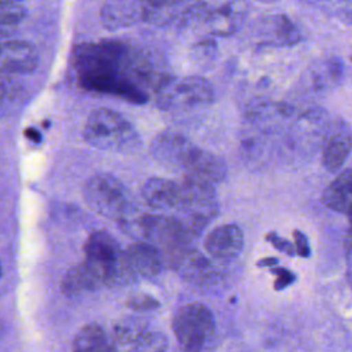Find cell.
<instances>
[{"instance_id":"1","label":"cell","mask_w":352,"mask_h":352,"mask_svg":"<svg viewBox=\"0 0 352 352\" xmlns=\"http://www.w3.org/2000/svg\"><path fill=\"white\" fill-rule=\"evenodd\" d=\"M73 65L82 88L144 103L154 91L158 69L155 59L125 43L103 40L74 48Z\"/></svg>"},{"instance_id":"2","label":"cell","mask_w":352,"mask_h":352,"mask_svg":"<svg viewBox=\"0 0 352 352\" xmlns=\"http://www.w3.org/2000/svg\"><path fill=\"white\" fill-rule=\"evenodd\" d=\"M82 136L91 146L121 153H131L139 147L140 138L133 125L118 111L99 107L88 116Z\"/></svg>"},{"instance_id":"3","label":"cell","mask_w":352,"mask_h":352,"mask_svg":"<svg viewBox=\"0 0 352 352\" xmlns=\"http://www.w3.org/2000/svg\"><path fill=\"white\" fill-rule=\"evenodd\" d=\"M84 252V261L98 275L103 286H114L132 279L125 265L124 252L109 232H92L85 241Z\"/></svg>"},{"instance_id":"4","label":"cell","mask_w":352,"mask_h":352,"mask_svg":"<svg viewBox=\"0 0 352 352\" xmlns=\"http://www.w3.org/2000/svg\"><path fill=\"white\" fill-rule=\"evenodd\" d=\"M157 104L162 110L187 111L212 103L214 92L201 76L166 77L155 91Z\"/></svg>"},{"instance_id":"5","label":"cell","mask_w":352,"mask_h":352,"mask_svg":"<svg viewBox=\"0 0 352 352\" xmlns=\"http://www.w3.org/2000/svg\"><path fill=\"white\" fill-rule=\"evenodd\" d=\"M217 198L214 187L191 179L180 182V197L176 206V216L186 228L197 236L204 227L217 214Z\"/></svg>"},{"instance_id":"6","label":"cell","mask_w":352,"mask_h":352,"mask_svg":"<svg viewBox=\"0 0 352 352\" xmlns=\"http://www.w3.org/2000/svg\"><path fill=\"white\" fill-rule=\"evenodd\" d=\"M214 316L201 302L182 305L173 315L172 330L184 352H202L214 334Z\"/></svg>"},{"instance_id":"7","label":"cell","mask_w":352,"mask_h":352,"mask_svg":"<svg viewBox=\"0 0 352 352\" xmlns=\"http://www.w3.org/2000/svg\"><path fill=\"white\" fill-rule=\"evenodd\" d=\"M84 198L95 212L109 219L125 220L133 212L126 187L113 175L92 176L84 186Z\"/></svg>"},{"instance_id":"8","label":"cell","mask_w":352,"mask_h":352,"mask_svg":"<svg viewBox=\"0 0 352 352\" xmlns=\"http://www.w3.org/2000/svg\"><path fill=\"white\" fill-rule=\"evenodd\" d=\"M201 147L180 133H160L151 143V154L158 164L183 176L191 166Z\"/></svg>"},{"instance_id":"9","label":"cell","mask_w":352,"mask_h":352,"mask_svg":"<svg viewBox=\"0 0 352 352\" xmlns=\"http://www.w3.org/2000/svg\"><path fill=\"white\" fill-rule=\"evenodd\" d=\"M38 63L36 48L22 40L0 41V77L16 80L21 74L32 73Z\"/></svg>"},{"instance_id":"10","label":"cell","mask_w":352,"mask_h":352,"mask_svg":"<svg viewBox=\"0 0 352 352\" xmlns=\"http://www.w3.org/2000/svg\"><path fill=\"white\" fill-rule=\"evenodd\" d=\"M184 279L192 283H210L220 275L217 267L192 246L182 252L169 263Z\"/></svg>"},{"instance_id":"11","label":"cell","mask_w":352,"mask_h":352,"mask_svg":"<svg viewBox=\"0 0 352 352\" xmlns=\"http://www.w3.org/2000/svg\"><path fill=\"white\" fill-rule=\"evenodd\" d=\"M243 248V234L236 224H223L213 228L205 238V250L210 257L230 261L239 256Z\"/></svg>"},{"instance_id":"12","label":"cell","mask_w":352,"mask_h":352,"mask_svg":"<svg viewBox=\"0 0 352 352\" xmlns=\"http://www.w3.org/2000/svg\"><path fill=\"white\" fill-rule=\"evenodd\" d=\"M125 265L131 278H150L157 275L164 263L161 250L150 242L132 243L125 252Z\"/></svg>"},{"instance_id":"13","label":"cell","mask_w":352,"mask_h":352,"mask_svg":"<svg viewBox=\"0 0 352 352\" xmlns=\"http://www.w3.org/2000/svg\"><path fill=\"white\" fill-rule=\"evenodd\" d=\"M143 19L140 0H106L100 10V21L110 30L122 29Z\"/></svg>"},{"instance_id":"14","label":"cell","mask_w":352,"mask_h":352,"mask_svg":"<svg viewBox=\"0 0 352 352\" xmlns=\"http://www.w3.org/2000/svg\"><path fill=\"white\" fill-rule=\"evenodd\" d=\"M142 197L153 209H176L180 197V182L165 177H150L142 188Z\"/></svg>"},{"instance_id":"15","label":"cell","mask_w":352,"mask_h":352,"mask_svg":"<svg viewBox=\"0 0 352 352\" xmlns=\"http://www.w3.org/2000/svg\"><path fill=\"white\" fill-rule=\"evenodd\" d=\"M258 38L264 45H292L300 40V33L286 15H272L260 22Z\"/></svg>"},{"instance_id":"16","label":"cell","mask_w":352,"mask_h":352,"mask_svg":"<svg viewBox=\"0 0 352 352\" xmlns=\"http://www.w3.org/2000/svg\"><path fill=\"white\" fill-rule=\"evenodd\" d=\"M352 151V135L341 126H334L324 138L322 164L329 172H337Z\"/></svg>"},{"instance_id":"17","label":"cell","mask_w":352,"mask_h":352,"mask_svg":"<svg viewBox=\"0 0 352 352\" xmlns=\"http://www.w3.org/2000/svg\"><path fill=\"white\" fill-rule=\"evenodd\" d=\"M227 175V168L223 160L204 148L199 150L190 169L183 176L184 179L197 180L201 183H206L214 187V184L224 180Z\"/></svg>"},{"instance_id":"18","label":"cell","mask_w":352,"mask_h":352,"mask_svg":"<svg viewBox=\"0 0 352 352\" xmlns=\"http://www.w3.org/2000/svg\"><path fill=\"white\" fill-rule=\"evenodd\" d=\"M60 286H62V292L66 296L74 297V296L84 294L87 292L96 290L103 285L98 278V275L91 270V267L85 261H82L69 268V271L65 274L62 279Z\"/></svg>"},{"instance_id":"19","label":"cell","mask_w":352,"mask_h":352,"mask_svg":"<svg viewBox=\"0 0 352 352\" xmlns=\"http://www.w3.org/2000/svg\"><path fill=\"white\" fill-rule=\"evenodd\" d=\"M322 201L331 210L346 213L352 204V168L344 169L323 191Z\"/></svg>"},{"instance_id":"20","label":"cell","mask_w":352,"mask_h":352,"mask_svg":"<svg viewBox=\"0 0 352 352\" xmlns=\"http://www.w3.org/2000/svg\"><path fill=\"white\" fill-rule=\"evenodd\" d=\"M73 352H116V345L102 326L89 323L76 334Z\"/></svg>"},{"instance_id":"21","label":"cell","mask_w":352,"mask_h":352,"mask_svg":"<svg viewBox=\"0 0 352 352\" xmlns=\"http://www.w3.org/2000/svg\"><path fill=\"white\" fill-rule=\"evenodd\" d=\"M143 10V19L160 22L162 16H170V12L177 6L190 0H140Z\"/></svg>"},{"instance_id":"22","label":"cell","mask_w":352,"mask_h":352,"mask_svg":"<svg viewBox=\"0 0 352 352\" xmlns=\"http://www.w3.org/2000/svg\"><path fill=\"white\" fill-rule=\"evenodd\" d=\"M342 70V65L337 59H329L326 62L318 63L316 69L312 70L315 82L319 87H330L331 82H337L340 80Z\"/></svg>"},{"instance_id":"23","label":"cell","mask_w":352,"mask_h":352,"mask_svg":"<svg viewBox=\"0 0 352 352\" xmlns=\"http://www.w3.org/2000/svg\"><path fill=\"white\" fill-rule=\"evenodd\" d=\"M166 338L157 331H144L133 344L129 352H166Z\"/></svg>"},{"instance_id":"24","label":"cell","mask_w":352,"mask_h":352,"mask_svg":"<svg viewBox=\"0 0 352 352\" xmlns=\"http://www.w3.org/2000/svg\"><path fill=\"white\" fill-rule=\"evenodd\" d=\"M18 94L16 80L0 77V114L6 111L11 103H14Z\"/></svg>"},{"instance_id":"25","label":"cell","mask_w":352,"mask_h":352,"mask_svg":"<svg viewBox=\"0 0 352 352\" xmlns=\"http://www.w3.org/2000/svg\"><path fill=\"white\" fill-rule=\"evenodd\" d=\"M126 304L133 309H154L155 307H158V301L146 294L132 296Z\"/></svg>"},{"instance_id":"26","label":"cell","mask_w":352,"mask_h":352,"mask_svg":"<svg viewBox=\"0 0 352 352\" xmlns=\"http://www.w3.org/2000/svg\"><path fill=\"white\" fill-rule=\"evenodd\" d=\"M345 260H346V276L352 287V234L348 235L345 242Z\"/></svg>"},{"instance_id":"27","label":"cell","mask_w":352,"mask_h":352,"mask_svg":"<svg viewBox=\"0 0 352 352\" xmlns=\"http://www.w3.org/2000/svg\"><path fill=\"white\" fill-rule=\"evenodd\" d=\"M294 238H296V246H297L298 254L308 256L309 254V248H308V242H307L305 235L300 231H294Z\"/></svg>"},{"instance_id":"28","label":"cell","mask_w":352,"mask_h":352,"mask_svg":"<svg viewBox=\"0 0 352 352\" xmlns=\"http://www.w3.org/2000/svg\"><path fill=\"white\" fill-rule=\"evenodd\" d=\"M268 239H271V241H272V243H274V246H276L278 249H280V250H286L287 253H292V252H293L292 245H290L287 241H285V239H282L280 236H278L276 234H271V235H268Z\"/></svg>"},{"instance_id":"29","label":"cell","mask_w":352,"mask_h":352,"mask_svg":"<svg viewBox=\"0 0 352 352\" xmlns=\"http://www.w3.org/2000/svg\"><path fill=\"white\" fill-rule=\"evenodd\" d=\"M340 1V8H341V15L352 22V0H338Z\"/></svg>"},{"instance_id":"30","label":"cell","mask_w":352,"mask_h":352,"mask_svg":"<svg viewBox=\"0 0 352 352\" xmlns=\"http://www.w3.org/2000/svg\"><path fill=\"white\" fill-rule=\"evenodd\" d=\"M290 280H293V275L290 272H287L286 270H280L278 272V278H276V286H286Z\"/></svg>"},{"instance_id":"31","label":"cell","mask_w":352,"mask_h":352,"mask_svg":"<svg viewBox=\"0 0 352 352\" xmlns=\"http://www.w3.org/2000/svg\"><path fill=\"white\" fill-rule=\"evenodd\" d=\"M11 29H12L11 25H6V23H1V22H0V41H1V40H6L4 37L10 34Z\"/></svg>"},{"instance_id":"32","label":"cell","mask_w":352,"mask_h":352,"mask_svg":"<svg viewBox=\"0 0 352 352\" xmlns=\"http://www.w3.org/2000/svg\"><path fill=\"white\" fill-rule=\"evenodd\" d=\"M26 136H28L30 140H33V142H38V140H40V133H38V131H36V129H33V128H29V129L26 131Z\"/></svg>"},{"instance_id":"33","label":"cell","mask_w":352,"mask_h":352,"mask_svg":"<svg viewBox=\"0 0 352 352\" xmlns=\"http://www.w3.org/2000/svg\"><path fill=\"white\" fill-rule=\"evenodd\" d=\"M22 0H0V7H12Z\"/></svg>"},{"instance_id":"34","label":"cell","mask_w":352,"mask_h":352,"mask_svg":"<svg viewBox=\"0 0 352 352\" xmlns=\"http://www.w3.org/2000/svg\"><path fill=\"white\" fill-rule=\"evenodd\" d=\"M346 216H348V220H349V226H351V232L349 234H352V204H351V206L348 208V210H346V213H345Z\"/></svg>"},{"instance_id":"35","label":"cell","mask_w":352,"mask_h":352,"mask_svg":"<svg viewBox=\"0 0 352 352\" xmlns=\"http://www.w3.org/2000/svg\"><path fill=\"white\" fill-rule=\"evenodd\" d=\"M0 276H1V267H0Z\"/></svg>"},{"instance_id":"36","label":"cell","mask_w":352,"mask_h":352,"mask_svg":"<svg viewBox=\"0 0 352 352\" xmlns=\"http://www.w3.org/2000/svg\"><path fill=\"white\" fill-rule=\"evenodd\" d=\"M263 1H270V0H263Z\"/></svg>"}]
</instances>
